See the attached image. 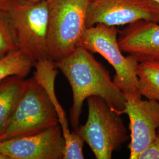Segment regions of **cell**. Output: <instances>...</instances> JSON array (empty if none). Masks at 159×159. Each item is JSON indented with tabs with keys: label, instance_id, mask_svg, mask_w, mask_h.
<instances>
[{
	"label": "cell",
	"instance_id": "52a82bcc",
	"mask_svg": "<svg viewBox=\"0 0 159 159\" xmlns=\"http://www.w3.org/2000/svg\"><path fill=\"white\" fill-rule=\"evenodd\" d=\"M142 20L159 23V5L153 0H89L85 24L117 27Z\"/></svg>",
	"mask_w": 159,
	"mask_h": 159
},
{
	"label": "cell",
	"instance_id": "9a60e30c",
	"mask_svg": "<svg viewBox=\"0 0 159 159\" xmlns=\"http://www.w3.org/2000/svg\"><path fill=\"white\" fill-rule=\"evenodd\" d=\"M17 50L18 47L9 17L0 10V58Z\"/></svg>",
	"mask_w": 159,
	"mask_h": 159
},
{
	"label": "cell",
	"instance_id": "7c38bea8",
	"mask_svg": "<svg viewBox=\"0 0 159 159\" xmlns=\"http://www.w3.org/2000/svg\"><path fill=\"white\" fill-rule=\"evenodd\" d=\"M25 80L23 77L13 75L0 82V136L17 106Z\"/></svg>",
	"mask_w": 159,
	"mask_h": 159
},
{
	"label": "cell",
	"instance_id": "5b68a950",
	"mask_svg": "<svg viewBox=\"0 0 159 159\" xmlns=\"http://www.w3.org/2000/svg\"><path fill=\"white\" fill-rule=\"evenodd\" d=\"M119 33L117 27L98 24L85 29L79 46L101 55L111 65L116 72L114 83L124 94H139V61L132 55H123L118 42Z\"/></svg>",
	"mask_w": 159,
	"mask_h": 159
},
{
	"label": "cell",
	"instance_id": "8fae6325",
	"mask_svg": "<svg viewBox=\"0 0 159 159\" xmlns=\"http://www.w3.org/2000/svg\"><path fill=\"white\" fill-rule=\"evenodd\" d=\"M118 42L123 52L139 62L159 61V23L139 21L119 31Z\"/></svg>",
	"mask_w": 159,
	"mask_h": 159
},
{
	"label": "cell",
	"instance_id": "2e32d148",
	"mask_svg": "<svg viewBox=\"0 0 159 159\" xmlns=\"http://www.w3.org/2000/svg\"><path fill=\"white\" fill-rule=\"evenodd\" d=\"M137 159H159V134L148 148L143 150Z\"/></svg>",
	"mask_w": 159,
	"mask_h": 159
},
{
	"label": "cell",
	"instance_id": "ac0fdd59",
	"mask_svg": "<svg viewBox=\"0 0 159 159\" xmlns=\"http://www.w3.org/2000/svg\"><path fill=\"white\" fill-rule=\"evenodd\" d=\"M14 1H16L22 3H26V4H34V3H37V2H41L43 1H47V0H14Z\"/></svg>",
	"mask_w": 159,
	"mask_h": 159
},
{
	"label": "cell",
	"instance_id": "e0dca14e",
	"mask_svg": "<svg viewBox=\"0 0 159 159\" xmlns=\"http://www.w3.org/2000/svg\"><path fill=\"white\" fill-rule=\"evenodd\" d=\"M13 1L14 0H0V10L7 12Z\"/></svg>",
	"mask_w": 159,
	"mask_h": 159
},
{
	"label": "cell",
	"instance_id": "ffe728a7",
	"mask_svg": "<svg viewBox=\"0 0 159 159\" xmlns=\"http://www.w3.org/2000/svg\"><path fill=\"white\" fill-rule=\"evenodd\" d=\"M154 2H156L157 4H159V0H153Z\"/></svg>",
	"mask_w": 159,
	"mask_h": 159
},
{
	"label": "cell",
	"instance_id": "44dd1931",
	"mask_svg": "<svg viewBox=\"0 0 159 159\" xmlns=\"http://www.w3.org/2000/svg\"><path fill=\"white\" fill-rule=\"evenodd\" d=\"M157 133L159 134V127L158 128V129H157Z\"/></svg>",
	"mask_w": 159,
	"mask_h": 159
},
{
	"label": "cell",
	"instance_id": "ba28073f",
	"mask_svg": "<svg viewBox=\"0 0 159 159\" xmlns=\"http://www.w3.org/2000/svg\"><path fill=\"white\" fill-rule=\"evenodd\" d=\"M125 107L121 115L126 114L130 120V159H137L157 136L159 127V102L143 100L139 94L125 93Z\"/></svg>",
	"mask_w": 159,
	"mask_h": 159
},
{
	"label": "cell",
	"instance_id": "30bf717a",
	"mask_svg": "<svg viewBox=\"0 0 159 159\" xmlns=\"http://www.w3.org/2000/svg\"><path fill=\"white\" fill-rule=\"evenodd\" d=\"M34 77L44 88L57 112L59 124L63 131L66 146L63 159H84L83 148L84 142L75 131L70 130L68 120L55 92V80L58 74L56 64L49 58L41 60L34 65Z\"/></svg>",
	"mask_w": 159,
	"mask_h": 159
},
{
	"label": "cell",
	"instance_id": "7a4b0ae2",
	"mask_svg": "<svg viewBox=\"0 0 159 159\" xmlns=\"http://www.w3.org/2000/svg\"><path fill=\"white\" fill-rule=\"evenodd\" d=\"M47 56L58 63L79 45L85 31L89 0H47Z\"/></svg>",
	"mask_w": 159,
	"mask_h": 159
},
{
	"label": "cell",
	"instance_id": "4fadbf2b",
	"mask_svg": "<svg viewBox=\"0 0 159 159\" xmlns=\"http://www.w3.org/2000/svg\"><path fill=\"white\" fill-rule=\"evenodd\" d=\"M139 93L159 102V61L139 62L137 67Z\"/></svg>",
	"mask_w": 159,
	"mask_h": 159
},
{
	"label": "cell",
	"instance_id": "8992f818",
	"mask_svg": "<svg viewBox=\"0 0 159 159\" xmlns=\"http://www.w3.org/2000/svg\"><path fill=\"white\" fill-rule=\"evenodd\" d=\"M6 13L11 24L18 49L29 56L34 65L48 58L47 1L34 4L14 1Z\"/></svg>",
	"mask_w": 159,
	"mask_h": 159
},
{
	"label": "cell",
	"instance_id": "5bb4252c",
	"mask_svg": "<svg viewBox=\"0 0 159 159\" xmlns=\"http://www.w3.org/2000/svg\"><path fill=\"white\" fill-rule=\"evenodd\" d=\"M33 66V61L23 51H11L0 58V82L13 75L24 78Z\"/></svg>",
	"mask_w": 159,
	"mask_h": 159
},
{
	"label": "cell",
	"instance_id": "277c9868",
	"mask_svg": "<svg viewBox=\"0 0 159 159\" xmlns=\"http://www.w3.org/2000/svg\"><path fill=\"white\" fill-rule=\"evenodd\" d=\"M57 125L60 124L55 107L34 76L25 80L21 96L0 141L36 133Z\"/></svg>",
	"mask_w": 159,
	"mask_h": 159
},
{
	"label": "cell",
	"instance_id": "d6986e66",
	"mask_svg": "<svg viewBox=\"0 0 159 159\" xmlns=\"http://www.w3.org/2000/svg\"><path fill=\"white\" fill-rule=\"evenodd\" d=\"M0 159H9V158L5 154H4L2 152H0Z\"/></svg>",
	"mask_w": 159,
	"mask_h": 159
},
{
	"label": "cell",
	"instance_id": "6da1fadb",
	"mask_svg": "<svg viewBox=\"0 0 159 159\" xmlns=\"http://www.w3.org/2000/svg\"><path fill=\"white\" fill-rule=\"evenodd\" d=\"M56 64L72 89L73 104L70 116L74 130L79 126L83 104L89 97H101L113 110L121 115L125 107V94L92 52L78 46L71 54Z\"/></svg>",
	"mask_w": 159,
	"mask_h": 159
},
{
	"label": "cell",
	"instance_id": "9c48e42d",
	"mask_svg": "<svg viewBox=\"0 0 159 159\" xmlns=\"http://www.w3.org/2000/svg\"><path fill=\"white\" fill-rule=\"evenodd\" d=\"M66 143L60 125L40 132L0 141L9 159H63Z\"/></svg>",
	"mask_w": 159,
	"mask_h": 159
},
{
	"label": "cell",
	"instance_id": "3957f363",
	"mask_svg": "<svg viewBox=\"0 0 159 159\" xmlns=\"http://www.w3.org/2000/svg\"><path fill=\"white\" fill-rule=\"evenodd\" d=\"M87 100V121L74 131L89 146L97 159H111L114 152L129 139L124 121L101 97H89Z\"/></svg>",
	"mask_w": 159,
	"mask_h": 159
}]
</instances>
